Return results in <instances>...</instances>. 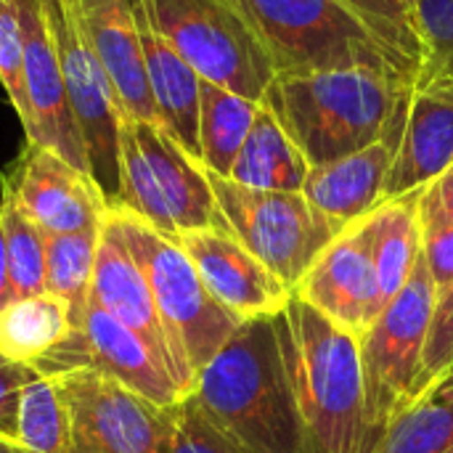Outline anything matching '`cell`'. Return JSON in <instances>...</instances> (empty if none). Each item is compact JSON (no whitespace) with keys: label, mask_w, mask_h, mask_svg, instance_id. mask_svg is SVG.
Masks as SVG:
<instances>
[{"label":"cell","mask_w":453,"mask_h":453,"mask_svg":"<svg viewBox=\"0 0 453 453\" xmlns=\"http://www.w3.org/2000/svg\"><path fill=\"white\" fill-rule=\"evenodd\" d=\"M443 377H453V366L449 369V372H446V374H443Z\"/></svg>","instance_id":"40"},{"label":"cell","mask_w":453,"mask_h":453,"mask_svg":"<svg viewBox=\"0 0 453 453\" xmlns=\"http://www.w3.org/2000/svg\"><path fill=\"white\" fill-rule=\"evenodd\" d=\"M414 82L380 69L276 74L263 96L311 167L350 157L388 135L401 138Z\"/></svg>","instance_id":"1"},{"label":"cell","mask_w":453,"mask_h":453,"mask_svg":"<svg viewBox=\"0 0 453 453\" xmlns=\"http://www.w3.org/2000/svg\"><path fill=\"white\" fill-rule=\"evenodd\" d=\"M159 35L196 69L250 101H263L279 74L234 0H143Z\"/></svg>","instance_id":"8"},{"label":"cell","mask_w":453,"mask_h":453,"mask_svg":"<svg viewBox=\"0 0 453 453\" xmlns=\"http://www.w3.org/2000/svg\"><path fill=\"white\" fill-rule=\"evenodd\" d=\"M135 19H138L146 77H149L151 98L159 114V125L199 162V82L202 77L159 35V29L146 13L143 0H135Z\"/></svg>","instance_id":"21"},{"label":"cell","mask_w":453,"mask_h":453,"mask_svg":"<svg viewBox=\"0 0 453 453\" xmlns=\"http://www.w3.org/2000/svg\"><path fill=\"white\" fill-rule=\"evenodd\" d=\"M435 199H438V204L449 212L453 218V162L449 165V170L438 178V180H433L430 186H425Z\"/></svg>","instance_id":"37"},{"label":"cell","mask_w":453,"mask_h":453,"mask_svg":"<svg viewBox=\"0 0 453 453\" xmlns=\"http://www.w3.org/2000/svg\"><path fill=\"white\" fill-rule=\"evenodd\" d=\"M260 101H250L215 82H199V162L220 178L231 167L255 125Z\"/></svg>","instance_id":"24"},{"label":"cell","mask_w":453,"mask_h":453,"mask_svg":"<svg viewBox=\"0 0 453 453\" xmlns=\"http://www.w3.org/2000/svg\"><path fill=\"white\" fill-rule=\"evenodd\" d=\"M175 242L194 263L204 287L242 321L276 316L292 297L228 228H199L178 234Z\"/></svg>","instance_id":"16"},{"label":"cell","mask_w":453,"mask_h":453,"mask_svg":"<svg viewBox=\"0 0 453 453\" xmlns=\"http://www.w3.org/2000/svg\"><path fill=\"white\" fill-rule=\"evenodd\" d=\"M19 21L24 29V72H27V98H29V122L24 127L29 146H42L90 175L88 149L74 119L58 53L42 13L40 0H16ZM93 178V175H90Z\"/></svg>","instance_id":"15"},{"label":"cell","mask_w":453,"mask_h":453,"mask_svg":"<svg viewBox=\"0 0 453 453\" xmlns=\"http://www.w3.org/2000/svg\"><path fill=\"white\" fill-rule=\"evenodd\" d=\"M411 27L422 50L414 85L453 80V0H417Z\"/></svg>","instance_id":"30"},{"label":"cell","mask_w":453,"mask_h":453,"mask_svg":"<svg viewBox=\"0 0 453 453\" xmlns=\"http://www.w3.org/2000/svg\"><path fill=\"white\" fill-rule=\"evenodd\" d=\"M90 300H96L109 316H114L122 326H127L151 350V356L165 366V372L183 393L178 364L167 332L162 326V319L157 313L146 273L106 215L101 223V239L96 250Z\"/></svg>","instance_id":"17"},{"label":"cell","mask_w":453,"mask_h":453,"mask_svg":"<svg viewBox=\"0 0 453 453\" xmlns=\"http://www.w3.org/2000/svg\"><path fill=\"white\" fill-rule=\"evenodd\" d=\"M106 218L146 273L157 313L178 364L183 395H188L194 393L204 366L244 321L215 300L175 239L159 234L122 207H109Z\"/></svg>","instance_id":"4"},{"label":"cell","mask_w":453,"mask_h":453,"mask_svg":"<svg viewBox=\"0 0 453 453\" xmlns=\"http://www.w3.org/2000/svg\"><path fill=\"white\" fill-rule=\"evenodd\" d=\"M419 226L422 257L430 268L435 289H443L453 281V218L427 188L419 194Z\"/></svg>","instance_id":"34"},{"label":"cell","mask_w":453,"mask_h":453,"mask_svg":"<svg viewBox=\"0 0 453 453\" xmlns=\"http://www.w3.org/2000/svg\"><path fill=\"white\" fill-rule=\"evenodd\" d=\"M175 239L186 231L226 228L207 170L154 122L127 119L119 138L117 204Z\"/></svg>","instance_id":"6"},{"label":"cell","mask_w":453,"mask_h":453,"mask_svg":"<svg viewBox=\"0 0 453 453\" xmlns=\"http://www.w3.org/2000/svg\"><path fill=\"white\" fill-rule=\"evenodd\" d=\"M24 29L19 21L16 0H0V85L21 122H29V98H27V72H24Z\"/></svg>","instance_id":"32"},{"label":"cell","mask_w":453,"mask_h":453,"mask_svg":"<svg viewBox=\"0 0 453 453\" xmlns=\"http://www.w3.org/2000/svg\"><path fill=\"white\" fill-rule=\"evenodd\" d=\"M305 453H369L358 340L295 292L273 316Z\"/></svg>","instance_id":"2"},{"label":"cell","mask_w":453,"mask_h":453,"mask_svg":"<svg viewBox=\"0 0 453 453\" xmlns=\"http://www.w3.org/2000/svg\"><path fill=\"white\" fill-rule=\"evenodd\" d=\"M226 228L287 287L297 289L321 252L345 231L303 191H263L207 173Z\"/></svg>","instance_id":"9"},{"label":"cell","mask_w":453,"mask_h":453,"mask_svg":"<svg viewBox=\"0 0 453 453\" xmlns=\"http://www.w3.org/2000/svg\"><path fill=\"white\" fill-rule=\"evenodd\" d=\"M40 5L58 53L64 88L88 149L90 175L106 204L114 207L119 196V138L125 125L119 96L90 42L80 0H40Z\"/></svg>","instance_id":"10"},{"label":"cell","mask_w":453,"mask_h":453,"mask_svg":"<svg viewBox=\"0 0 453 453\" xmlns=\"http://www.w3.org/2000/svg\"><path fill=\"white\" fill-rule=\"evenodd\" d=\"M398 135H388L350 157L311 167L303 196L340 226H353L385 204V180L395 157Z\"/></svg>","instance_id":"20"},{"label":"cell","mask_w":453,"mask_h":453,"mask_svg":"<svg viewBox=\"0 0 453 453\" xmlns=\"http://www.w3.org/2000/svg\"><path fill=\"white\" fill-rule=\"evenodd\" d=\"M80 5L90 42L111 77L125 117L159 125L146 77L135 0H80Z\"/></svg>","instance_id":"19"},{"label":"cell","mask_w":453,"mask_h":453,"mask_svg":"<svg viewBox=\"0 0 453 453\" xmlns=\"http://www.w3.org/2000/svg\"><path fill=\"white\" fill-rule=\"evenodd\" d=\"M69 332L72 319L66 305L48 292L16 297L0 308V353L13 361L35 364Z\"/></svg>","instance_id":"25"},{"label":"cell","mask_w":453,"mask_h":453,"mask_svg":"<svg viewBox=\"0 0 453 453\" xmlns=\"http://www.w3.org/2000/svg\"><path fill=\"white\" fill-rule=\"evenodd\" d=\"M0 453H32V451H27L24 446H19V443H13V441H3V438H0Z\"/></svg>","instance_id":"39"},{"label":"cell","mask_w":453,"mask_h":453,"mask_svg":"<svg viewBox=\"0 0 453 453\" xmlns=\"http://www.w3.org/2000/svg\"><path fill=\"white\" fill-rule=\"evenodd\" d=\"M419 194L422 188L390 199L366 218L372 260L385 305L406 287L411 271L422 257Z\"/></svg>","instance_id":"22"},{"label":"cell","mask_w":453,"mask_h":453,"mask_svg":"<svg viewBox=\"0 0 453 453\" xmlns=\"http://www.w3.org/2000/svg\"><path fill=\"white\" fill-rule=\"evenodd\" d=\"M295 295L358 342L364 340L385 308L372 260L366 218L348 226L321 252L297 284Z\"/></svg>","instance_id":"14"},{"label":"cell","mask_w":453,"mask_h":453,"mask_svg":"<svg viewBox=\"0 0 453 453\" xmlns=\"http://www.w3.org/2000/svg\"><path fill=\"white\" fill-rule=\"evenodd\" d=\"M311 165L281 130L268 106L260 104L255 125L231 167V180L263 191H303Z\"/></svg>","instance_id":"23"},{"label":"cell","mask_w":453,"mask_h":453,"mask_svg":"<svg viewBox=\"0 0 453 453\" xmlns=\"http://www.w3.org/2000/svg\"><path fill=\"white\" fill-rule=\"evenodd\" d=\"M453 162V80L414 85L395 157L385 180V202L438 180Z\"/></svg>","instance_id":"18"},{"label":"cell","mask_w":453,"mask_h":453,"mask_svg":"<svg viewBox=\"0 0 453 453\" xmlns=\"http://www.w3.org/2000/svg\"><path fill=\"white\" fill-rule=\"evenodd\" d=\"M40 377H61L69 372H98L157 406H173L183 398L165 366L151 350L96 300L88 303L82 324L74 326L53 350L29 364Z\"/></svg>","instance_id":"12"},{"label":"cell","mask_w":453,"mask_h":453,"mask_svg":"<svg viewBox=\"0 0 453 453\" xmlns=\"http://www.w3.org/2000/svg\"><path fill=\"white\" fill-rule=\"evenodd\" d=\"M3 196L45 234L96 231L109 210L90 175L42 146H29L3 175Z\"/></svg>","instance_id":"13"},{"label":"cell","mask_w":453,"mask_h":453,"mask_svg":"<svg viewBox=\"0 0 453 453\" xmlns=\"http://www.w3.org/2000/svg\"><path fill=\"white\" fill-rule=\"evenodd\" d=\"M167 453H250L223 425L212 419V414L202 406V401L194 393L167 406Z\"/></svg>","instance_id":"31"},{"label":"cell","mask_w":453,"mask_h":453,"mask_svg":"<svg viewBox=\"0 0 453 453\" xmlns=\"http://www.w3.org/2000/svg\"><path fill=\"white\" fill-rule=\"evenodd\" d=\"M16 441L32 453H69V414L56 380L37 377L27 385Z\"/></svg>","instance_id":"28"},{"label":"cell","mask_w":453,"mask_h":453,"mask_svg":"<svg viewBox=\"0 0 453 453\" xmlns=\"http://www.w3.org/2000/svg\"><path fill=\"white\" fill-rule=\"evenodd\" d=\"M449 453H453V449H451V451H449Z\"/></svg>","instance_id":"41"},{"label":"cell","mask_w":453,"mask_h":453,"mask_svg":"<svg viewBox=\"0 0 453 453\" xmlns=\"http://www.w3.org/2000/svg\"><path fill=\"white\" fill-rule=\"evenodd\" d=\"M69 414V453H167L170 414L98 372L53 377Z\"/></svg>","instance_id":"11"},{"label":"cell","mask_w":453,"mask_h":453,"mask_svg":"<svg viewBox=\"0 0 453 453\" xmlns=\"http://www.w3.org/2000/svg\"><path fill=\"white\" fill-rule=\"evenodd\" d=\"M453 366V281L435 292L427 348H425V380L427 388Z\"/></svg>","instance_id":"35"},{"label":"cell","mask_w":453,"mask_h":453,"mask_svg":"<svg viewBox=\"0 0 453 453\" xmlns=\"http://www.w3.org/2000/svg\"><path fill=\"white\" fill-rule=\"evenodd\" d=\"M435 292L430 268L419 257L406 287L382 308L358 342L369 453L385 430L427 390L425 348Z\"/></svg>","instance_id":"7"},{"label":"cell","mask_w":453,"mask_h":453,"mask_svg":"<svg viewBox=\"0 0 453 453\" xmlns=\"http://www.w3.org/2000/svg\"><path fill=\"white\" fill-rule=\"evenodd\" d=\"M385 45L401 53L409 64L417 66L422 61L419 40L411 27V13L401 0H342Z\"/></svg>","instance_id":"33"},{"label":"cell","mask_w":453,"mask_h":453,"mask_svg":"<svg viewBox=\"0 0 453 453\" xmlns=\"http://www.w3.org/2000/svg\"><path fill=\"white\" fill-rule=\"evenodd\" d=\"M279 74L380 69L409 82L417 66L385 45L342 0H234Z\"/></svg>","instance_id":"5"},{"label":"cell","mask_w":453,"mask_h":453,"mask_svg":"<svg viewBox=\"0 0 453 453\" xmlns=\"http://www.w3.org/2000/svg\"><path fill=\"white\" fill-rule=\"evenodd\" d=\"M451 449L453 377H441L385 430L372 453H449Z\"/></svg>","instance_id":"26"},{"label":"cell","mask_w":453,"mask_h":453,"mask_svg":"<svg viewBox=\"0 0 453 453\" xmlns=\"http://www.w3.org/2000/svg\"><path fill=\"white\" fill-rule=\"evenodd\" d=\"M11 300H13V292H11V273H8L5 231H3V218H0V308H5Z\"/></svg>","instance_id":"38"},{"label":"cell","mask_w":453,"mask_h":453,"mask_svg":"<svg viewBox=\"0 0 453 453\" xmlns=\"http://www.w3.org/2000/svg\"><path fill=\"white\" fill-rule=\"evenodd\" d=\"M40 374L24 364L13 361L0 353V438L19 443V409H21V395L29 382H35Z\"/></svg>","instance_id":"36"},{"label":"cell","mask_w":453,"mask_h":453,"mask_svg":"<svg viewBox=\"0 0 453 453\" xmlns=\"http://www.w3.org/2000/svg\"><path fill=\"white\" fill-rule=\"evenodd\" d=\"M194 395L250 453H305L273 316L244 321L204 366Z\"/></svg>","instance_id":"3"},{"label":"cell","mask_w":453,"mask_h":453,"mask_svg":"<svg viewBox=\"0 0 453 453\" xmlns=\"http://www.w3.org/2000/svg\"><path fill=\"white\" fill-rule=\"evenodd\" d=\"M98 239L101 228L45 234V292L66 305L72 329L82 324L85 308L90 303Z\"/></svg>","instance_id":"27"},{"label":"cell","mask_w":453,"mask_h":453,"mask_svg":"<svg viewBox=\"0 0 453 453\" xmlns=\"http://www.w3.org/2000/svg\"><path fill=\"white\" fill-rule=\"evenodd\" d=\"M0 218L5 231V252H8V273L11 292L16 297H32L45 292V231L29 220L21 207L3 196Z\"/></svg>","instance_id":"29"}]
</instances>
